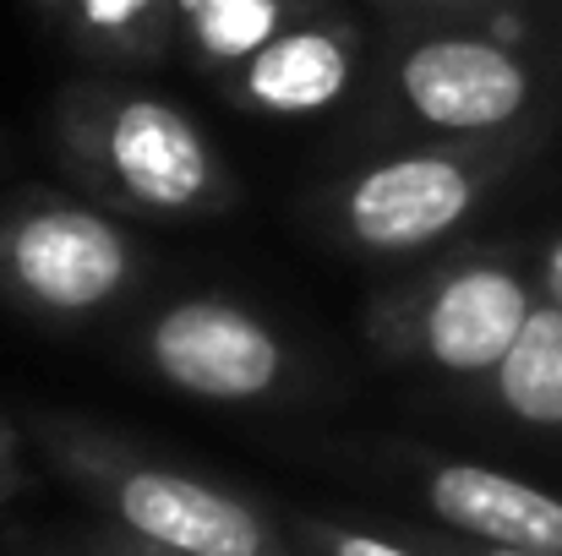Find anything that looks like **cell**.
<instances>
[{
    "label": "cell",
    "instance_id": "15",
    "mask_svg": "<svg viewBox=\"0 0 562 556\" xmlns=\"http://www.w3.org/2000/svg\"><path fill=\"white\" fill-rule=\"evenodd\" d=\"M420 552L426 556H547V552H508V546H481V541H464V535H420Z\"/></svg>",
    "mask_w": 562,
    "mask_h": 556
},
{
    "label": "cell",
    "instance_id": "9",
    "mask_svg": "<svg viewBox=\"0 0 562 556\" xmlns=\"http://www.w3.org/2000/svg\"><path fill=\"white\" fill-rule=\"evenodd\" d=\"M356 77V38L345 22H301L290 33H279L268 49H257L240 77L235 93L262 110V115H317L328 104L345 99Z\"/></svg>",
    "mask_w": 562,
    "mask_h": 556
},
{
    "label": "cell",
    "instance_id": "7",
    "mask_svg": "<svg viewBox=\"0 0 562 556\" xmlns=\"http://www.w3.org/2000/svg\"><path fill=\"white\" fill-rule=\"evenodd\" d=\"M398 93L437 132L492 137V132H508L530 110L536 77L497 38L442 33V38L415 44L398 60Z\"/></svg>",
    "mask_w": 562,
    "mask_h": 556
},
{
    "label": "cell",
    "instance_id": "18",
    "mask_svg": "<svg viewBox=\"0 0 562 556\" xmlns=\"http://www.w3.org/2000/svg\"><path fill=\"white\" fill-rule=\"evenodd\" d=\"M38 5H44V11H66V0H38Z\"/></svg>",
    "mask_w": 562,
    "mask_h": 556
},
{
    "label": "cell",
    "instance_id": "4",
    "mask_svg": "<svg viewBox=\"0 0 562 556\" xmlns=\"http://www.w3.org/2000/svg\"><path fill=\"white\" fill-rule=\"evenodd\" d=\"M132 279L126 235L71 202H33L0 218V284L49 317H88Z\"/></svg>",
    "mask_w": 562,
    "mask_h": 556
},
{
    "label": "cell",
    "instance_id": "14",
    "mask_svg": "<svg viewBox=\"0 0 562 556\" xmlns=\"http://www.w3.org/2000/svg\"><path fill=\"white\" fill-rule=\"evenodd\" d=\"M27 486V458H22V431L0 420V508Z\"/></svg>",
    "mask_w": 562,
    "mask_h": 556
},
{
    "label": "cell",
    "instance_id": "6",
    "mask_svg": "<svg viewBox=\"0 0 562 556\" xmlns=\"http://www.w3.org/2000/svg\"><path fill=\"white\" fill-rule=\"evenodd\" d=\"M148 361L191 398L257 404L284 382V339L224 295H191L148 328Z\"/></svg>",
    "mask_w": 562,
    "mask_h": 556
},
{
    "label": "cell",
    "instance_id": "19",
    "mask_svg": "<svg viewBox=\"0 0 562 556\" xmlns=\"http://www.w3.org/2000/svg\"><path fill=\"white\" fill-rule=\"evenodd\" d=\"M431 5H475V0H431Z\"/></svg>",
    "mask_w": 562,
    "mask_h": 556
},
{
    "label": "cell",
    "instance_id": "12",
    "mask_svg": "<svg viewBox=\"0 0 562 556\" xmlns=\"http://www.w3.org/2000/svg\"><path fill=\"white\" fill-rule=\"evenodd\" d=\"M66 11L88 49L110 55H154L170 22H181V0H66Z\"/></svg>",
    "mask_w": 562,
    "mask_h": 556
},
{
    "label": "cell",
    "instance_id": "10",
    "mask_svg": "<svg viewBox=\"0 0 562 556\" xmlns=\"http://www.w3.org/2000/svg\"><path fill=\"white\" fill-rule=\"evenodd\" d=\"M323 0H181V33L207 66H246L279 33L312 22Z\"/></svg>",
    "mask_w": 562,
    "mask_h": 556
},
{
    "label": "cell",
    "instance_id": "11",
    "mask_svg": "<svg viewBox=\"0 0 562 556\" xmlns=\"http://www.w3.org/2000/svg\"><path fill=\"white\" fill-rule=\"evenodd\" d=\"M492 393L519 425L562 431V306L541 300L530 311L525 333L492 371Z\"/></svg>",
    "mask_w": 562,
    "mask_h": 556
},
{
    "label": "cell",
    "instance_id": "2",
    "mask_svg": "<svg viewBox=\"0 0 562 556\" xmlns=\"http://www.w3.org/2000/svg\"><path fill=\"white\" fill-rule=\"evenodd\" d=\"M66 143L88 181L143 213H196L224 185L202 126L165 99L77 93L66 104Z\"/></svg>",
    "mask_w": 562,
    "mask_h": 556
},
{
    "label": "cell",
    "instance_id": "3",
    "mask_svg": "<svg viewBox=\"0 0 562 556\" xmlns=\"http://www.w3.org/2000/svg\"><path fill=\"white\" fill-rule=\"evenodd\" d=\"M536 306L541 300L519 268L470 257V262L426 279L409 300H398L393 328H382V339L442 371L492 376L503 366V355L514 350V339L525 333Z\"/></svg>",
    "mask_w": 562,
    "mask_h": 556
},
{
    "label": "cell",
    "instance_id": "1",
    "mask_svg": "<svg viewBox=\"0 0 562 556\" xmlns=\"http://www.w3.org/2000/svg\"><path fill=\"white\" fill-rule=\"evenodd\" d=\"M44 453L115 530L143 546L176 556H295L268 513L202 475L137 458L77 425H44Z\"/></svg>",
    "mask_w": 562,
    "mask_h": 556
},
{
    "label": "cell",
    "instance_id": "17",
    "mask_svg": "<svg viewBox=\"0 0 562 556\" xmlns=\"http://www.w3.org/2000/svg\"><path fill=\"white\" fill-rule=\"evenodd\" d=\"M541 300L562 306V235L547 240V251H541Z\"/></svg>",
    "mask_w": 562,
    "mask_h": 556
},
{
    "label": "cell",
    "instance_id": "13",
    "mask_svg": "<svg viewBox=\"0 0 562 556\" xmlns=\"http://www.w3.org/2000/svg\"><path fill=\"white\" fill-rule=\"evenodd\" d=\"M295 541L306 556H426L420 546L387 541L356 524H334V519H295Z\"/></svg>",
    "mask_w": 562,
    "mask_h": 556
},
{
    "label": "cell",
    "instance_id": "8",
    "mask_svg": "<svg viewBox=\"0 0 562 556\" xmlns=\"http://www.w3.org/2000/svg\"><path fill=\"white\" fill-rule=\"evenodd\" d=\"M426 513L464 541L562 556V497L492 464H431L420 480Z\"/></svg>",
    "mask_w": 562,
    "mask_h": 556
},
{
    "label": "cell",
    "instance_id": "5",
    "mask_svg": "<svg viewBox=\"0 0 562 556\" xmlns=\"http://www.w3.org/2000/svg\"><path fill=\"white\" fill-rule=\"evenodd\" d=\"M503 164L508 159L486 154V148L404 154V159L372 164L345 191V207H339L345 235L367 251H382V257L437 246L442 235H453L470 218V207L497 181Z\"/></svg>",
    "mask_w": 562,
    "mask_h": 556
},
{
    "label": "cell",
    "instance_id": "16",
    "mask_svg": "<svg viewBox=\"0 0 562 556\" xmlns=\"http://www.w3.org/2000/svg\"><path fill=\"white\" fill-rule=\"evenodd\" d=\"M88 556H176V552H159V546H143V541H132L126 530H115V524H104L93 541H88Z\"/></svg>",
    "mask_w": 562,
    "mask_h": 556
}]
</instances>
